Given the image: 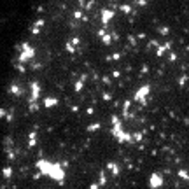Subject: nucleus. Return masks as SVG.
Returning <instances> with one entry per match:
<instances>
[{"label": "nucleus", "instance_id": "obj_2", "mask_svg": "<svg viewBox=\"0 0 189 189\" xmlns=\"http://www.w3.org/2000/svg\"><path fill=\"white\" fill-rule=\"evenodd\" d=\"M149 186L152 189H158L163 186V179H161V175H158V173H152L151 175V179H149Z\"/></svg>", "mask_w": 189, "mask_h": 189}, {"label": "nucleus", "instance_id": "obj_1", "mask_svg": "<svg viewBox=\"0 0 189 189\" xmlns=\"http://www.w3.org/2000/svg\"><path fill=\"white\" fill-rule=\"evenodd\" d=\"M39 166V170L41 173L44 175H49L51 179H54V181H63L65 179V172H63V168L56 163H47V161H39L37 163Z\"/></svg>", "mask_w": 189, "mask_h": 189}]
</instances>
